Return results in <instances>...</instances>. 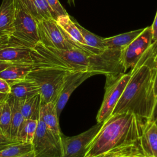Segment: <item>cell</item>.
<instances>
[{
	"label": "cell",
	"mask_w": 157,
	"mask_h": 157,
	"mask_svg": "<svg viewBox=\"0 0 157 157\" xmlns=\"http://www.w3.org/2000/svg\"><path fill=\"white\" fill-rule=\"evenodd\" d=\"M157 53V41L153 42L130 71L131 77L112 115L132 112L148 120L156 98L153 79L156 69L154 59Z\"/></svg>",
	"instance_id": "cell-1"
},
{
	"label": "cell",
	"mask_w": 157,
	"mask_h": 157,
	"mask_svg": "<svg viewBox=\"0 0 157 157\" xmlns=\"http://www.w3.org/2000/svg\"><path fill=\"white\" fill-rule=\"evenodd\" d=\"M145 121L132 112L111 115L102 123L84 157H100L115 148L140 145Z\"/></svg>",
	"instance_id": "cell-2"
},
{
	"label": "cell",
	"mask_w": 157,
	"mask_h": 157,
	"mask_svg": "<svg viewBox=\"0 0 157 157\" xmlns=\"http://www.w3.org/2000/svg\"><path fill=\"white\" fill-rule=\"evenodd\" d=\"M33 69L26 78L40 88L41 100L56 102L67 75L77 71L40 42L32 50Z\"/></svg>",
	"instance_id": "cell-3"
},
{
	"label": "cell",
	"mask_w": 157,
	"mask_h": 157,
	"mask_svg": "<svg viewBox=\"0 0 157 157\" xmlns=\"http://www.w3.org/2000/svg\"><path fill=\"white\" fill-rule=\"evenodd\" d=\"M105 76V93L96 117L97 123H103L111 116L131 77V74L130 72H118Z\"/></svg>",
	"instance_id": "cell-4"
},
{
	"label": "cell",
	"mask_w": 157,
	"mask_h": 157,
	"mask_svg": "<svg viewBox=\"0 0 157 157\" xmlns=\"http://www.w3.org/2000/svg\"><path fill=\"white\" fill-rule=\"evenodd\" d=\"M21 0H15V17L13 36L34 48L39 42L38 25Z\"/></svg>",
	"instance_id": "cell-5"
},
{
	"label": "cell",
	"mask_w": 157,
	"mask_h": 157,
	"mask_svg": "<svg viewBox=\"0 0 157 157\" xmlns=\"http://www.w3.org/2000/svg\"><path fill=\"white\" fill-rule=\"evenodd\" d=\"M61 135L48 129L39 118L31 143L34 157H61Z\"/></svg>",
	"instance_id": "cell-6"
},
{
	"label": "cell",
	"mask_w": 157,
	"mask_h": 157,
	"mask_svg": "<svg viewBox=\"0 0 157 157\" xmlns=\"http://www.w3.org/2000/svg\"><path fill=\"white\" fill-rule=\"evenodd\" d=\"M33 49L12 35L0 38V60L13 64H33Z\"/></svg>",
	"instance_id": "cell-7"
},
{
	"label": "cell",
	"mask_w": 157,
	"mask_h": 157,
	"mask_svg": "<svg viewBox=\"0 0 157 157\" xmlns=\"http://www.w3.org/2000/svg\"><path fill=\"white\" fill-rule=\"evenodd\" d=\"M37 25L40 43L44 46L60 50L81 48L67 39L56 20L53 19L43 20L38 21Z\"/></svg>",
	"instance_id": "cell-8"
},
{
	"label": "cell",
	"mask_w": 157,
	"mask_h": 157,
	"mask_svg": "<svg viewBox=\"0 0 157 157\" xmlns=\"http://www.w3.org/2000/svg\"><path fill=\"white\" fill-rule=\"evenodd\" d=\"M102 123H98L86 131L71 137L61 135V157H84Z\"/></svg>",
	"instance_id": "cell-9"
},
{
	"label": "cell",
	"mask_w": 157,
	"mask_h": 157,
	"mask_svg": "<svg viewBox=\"0 0 157 157\" xmlns=\"http://www.w3.org/2000/svg\"><path fill=\"white\" fill-rule=\"evenodd\" d=\"M151 26H147L127 47L121 51L120 59L124 72L132 69L153 43Z\"/></svg>",
	"instance_id": "cell-10"
},
{
	"label": "cell",
	"mask_w": 157,
	"mask_h": 157,
	"mask_svg": "<svg viewBox=\"0 0 157 157\" xmlns=\"http://www.w3.org/2000/svg\"><path fill=\"white\" fill-rule=\"evenodd\" d=\"M93 75H94V74L88 71H74L70 72L67 75L56 102L58 117L65 107L73 91L85 80Z\"/></svg>",
	"instance_id": "cell-11"
},
{
	"label": "cell",
	"mask_w": 157,
	"mask_h": 157,
	"mask_svg": "<svg viewBox=\"0 0 157 157\" xmlns=\"http://www.w3.org/2000/svg\"><path fill=\"white\" fill-rule=\"evenodd\" d=\"M56 22L64 33L67 39L75 46L92 54H99L104 51L92 48L85 44L81 33L75 25V20H72L68 14L58 17Z\"/></svg>",
	"instance_id": "cell-12"
},
{
	"label": "cell",
	"mask_w": 157,
	"mask_h": 157,
	"mask_svg": "<svg viewBox=\"0 0 157 157\" xmlns=\"http://www.w3.org/2000/svg\"><path fill=\"white\" fill-rule=\"evenodd\" d=\"M140 147L144 157H157V122L146 120Z\"/></svg>",
	"instance_id": "cell-13"
},
{
	"label": "cell",
	"mask_w": 157,
	"mask_h": 157,
	"mask_svg": "<svg viewBox=\"0 0 157 157\" xmlns=\"http://www.w3.org/2000/svg\"><path fill=\"white\" fill-rule=\"evenodd\" d=\"M15 0H2L0 6V38L13 33Z\"/></svg>",
	"instance_id": "cell-14"
},
{
	"label": "cell",
	"mask_w": 157,
	"mask_h": 157,
	"mask_svg": "<svg viewBox=\"0 0 157 157\" xmlns=\"http://www.w3.org/2000/svg\"><path fill=\"white\" fill-rule=\"evenodd\" d=\"M40 118L46 127L55 134H62L59 126L56 102H44L41 100Z\"/></svg>",
	"instance_id": "cell-15"
},
{
	"label": "cell",
	"mask_w": 157,
	"mask_h": 157,
	"mask_svg": "<svg viewBox=\"0 0 157 157\" xmlns=\"http://www.w3.org/2000/svg\"><path fill=\"white\" fill-rule=\"evenodd\" d=\"M10 94L22 100L40 93L39 86L32 80L26 78L10 84Z\"/></svg>",
	"instance_id": "cell-16"
},
{
	"label": "cell",
	"mask_w": 157,
	"mask_h": 157,
	"mask_svg": "<svg viewBox=\"0 0 157 157\" xmlns=\"http://www.w3.org/2000/svg\"><path fill=\"white\" fill-rule=\"evenodd\" d=\"M144 29V28H141L115 36L104 38L103 43L106 49L121 51L135 39Z\"/></svg>",
	"instance_id": "cell-17"
},
{
	"label": "cell",
	"mask_w": 157,
	"mask_h": 157,
	"mask_svg": "<svg viewBox=\"0 0 157 157\" xmlns=\"http://www.w3.org/2000/svg\"><path fill=\"white\" fill-rule=\"evenodd\" d=\"M19 106L25 120H39L41 107L40 94H37L25 99H19Z\"/></svg>",
	"instance_id": "cell-18"
},
{
	"label": "cell",
	"mask_w": 157,
	"mask_h": 157,
	"mask_svg": "<svg viewBox=\"0 0 157 157\" xmlns=\"http://www.w3.org/2000/svg\"><path fill=\"white\" fill-rule=\"evenodd\" d=\"M33 69V64H14L0 72V78L7 81L9 85L26 78Z\"/></svg>",
	"instance_id": "cell-19"
},
{
	"label": "cell",
	"mask_w": 157,
	"mask_h": 157,
	"mask_svg": "<svg viewBox=\"0 0 157 157\" xmlns=\"http://www.w3.org/2000/svg\"><path fill=\"white\" fill-rule=\"evenodd\" d=\"M11 107V121L9 129V139L12 142H17V136L20 126L24 120L19 106V99L9 94L7 98Z\"/></svg>",
	"instance_id": "cell-20"
},
{
	"label": "cell",
	"mask_w": 157,
	"mask_h": 157,
	"mask_svg": "<svg viewBox=\"0 0 157 157\" xmlns=\"http://www.w3.org/2000/svg\"><path fill=\"white\" fill-rule=\"evenodd\" d=\"M26 8L37 21L53 19L46 0H21ZM54 20V19H53Z\"/></svg>",
	"instance_id": "cell-21"
},
{
	"label": "cell",
	"mask_w": 157,
	"mask_h": 157,
	"mask_svg": "<svg viewBox=\"0 0 157 157\" xmlns=\"http://www.w3.org/2000/svg\"><path fill=\"white\" fill-rule=\"evenodd\" d=\"M32 151L29 143L12 142L0 145V157H20Z\"/></svg>",
	"instance_id": "cell-22"
},
{
	"label": "cell",
	"mask_w": 157,
	"mask_h": 157,
	"mask_svg": "<svg viewBox=\"0 0 157 157\" xmlns=\"http://www.w3.org/2000/svg\"><path fill=\"white\" fill-rule=\"evenodd\" d=\"M37 123L38 120L24 119L18 131L17 142L31 144L36 133Z\"/></svg>",
	"instance_id": "cell-23"
},
{
	"label": "cell",
	"mask_w": 157,
	"mask_h": 157,
	"mask_svg": "<svg viewBox=\"0 0 157 157\" xmlns=\"http://www.w3.org/2000/svg\"><path fill=\"white\" fill-rule=\"evenodd\" d=\"M75 23L79 31L81 33V34L84 39L85 44L92 48L96 49L98 50L104 51L106 50L105 47L103 43V37H99L93 33L83 28L81 25H80L75 20Z\"/></svg>",
	"instance_id": "cell-24"
},
{
	"label": "cell",
	"mask_w": 157,
	"mask_h": 157,
	"mask_svg": "<svg viewBox=\"0 0 157 157\" xmlns=\"http://www.w3.org/2000/svg\"><path fill=\"white\" fill-rule=\"evenodd\" d=\"M10 121L11 107L7 99L0 102V132L9 139Z\"/></svg>",
	"instance_id": "cell-25"
},
{
	"label": "cell",
	"mask_w": 157,
	"mask_h": 157,
	"mask_svg": "<svg viewBox=\"0 0 157 157\" xmlns=\"http://www.w3.org/2000/svg\"><path fill=\"white\" fill-rule=\"evenodd\" d=\"M46 1L50 9L52 17L55 20L60 16L68 14L59 0H46Z\"/></svg>",
	"instance_id": "cell-26"
},
{
	"label": "cell",
	"mask_w": 157,
	"mask_h": 157,
	"mask_svg": "<svg viewBox=\"0 0 157 157\" xmlns=\"http://www.w3.org/2000/svg\"><path fill=\"white\" fill-rule=\"evenodd\" d=\"M0 93L10 94V86L5 80L0 78Z\"/></svg>",
	"instance_id": "cell-27"
},
{
	"label": "cell",
	"mask_w": 157,
	"mask_h": 157,
	"mask_svg": "<svg viewBox=\"0 0 157 157\" xmlns=\"http://www.w3.org/2000/svg\"><path fill=\"white\" fill-rule=\"evenodd\" d=\"M151 28L152 30V40L153 42L157 41V11Z\"/></svg>",
	"instance_id": "cell-28"
},
{
	"label": "cell",
	"mask_w": 157,
	"mask_h": 157,
	"mask_svg": "<svg viewBox=\"0 0 157 157\" xmlns=\"http://www.w3.org/2000/svg\"><path fill=\"white\" fill-rule=\"evenodd\" d=\"M148 120L151 121L157 122V98L156 99L151 117H150V119Z\"/></svg>",
	"instance_id": "cell-29"
},
{
	"label": "cell",
	"mask_w": 157,
	"mask_h": 157,
	"mask_svg": "<svg viewBox=\"0 0 157 157\" xmlns=\"http://www.w3.org/2000/svg\"><path fill=\"white\" fill-rule=\"evenodd\" d=\"M153 90H154V94L156 98V99L157 98V67L155 71L154 79H153Z\"/></svg>",
	"instance_id": "cell-30"
},
{
	"label": "cell",
	"mask_w": 157,
	"mask_h": 157,
	"mask_svg": "<svg viewBox=\"0 0 157 157\" xmlns=\"http://www.w3.org/2000/svg\"><path fill=\"white\" fill-rule=\"evenodd\" d=\"M12 64H14L9 63V62L0 60V72L2 71L3 70H4L5 69H6L7 67H8L9 66H10Z\"/></svg>",
	"instance_id": "cell-31"
},
{
	"label": "cell",
	"mask_w": 157,
	"mask_h": 157,
	"mask_svg": "<svg viewBox=\"0 0 157 157\" xmlns=\"http://www.w3.org/2000/svg\"><path fill=\"white\" fill-rule=\"evenodd\" d=\"M9 143H12V142L8 138H7L6 136L2 135L0 132V145L9 144Z\"/></svg>",
	"instance_id": "cell-32"
},
{
	"label": "cell",
	"mask_w": 157,
	"mask_h": 157,
	"mask_svg": "<svg viewBox=\"0 0 157 157\" xmlns=\"http://www.w3.org/2000/svg\"><path fill=\"white\" fill-rule=\"evenodd\" d=\"M9 96V94L0 93V102H2L7 100Z\"/></svg>",
	"instance_id": "cell-33"
},
{
	"label": "cell",
	"mask_w": 157,
	"mask_h": 157,
	"mask_svg": "<svg viewBox=\"0 0 157 157\" xmlns=\"http://www.w3.org/2000/svg\"><path fill=\"white\" fill-rule=\"evenodd\" d=\"M118 157H144L142 154H136V155H123Z\"/></svg>",
	"instance_id": "cell-34"
},
{
	"label": "cell",
	"mask_w": 157,
	"mask_h": 157,
	"mask_svg": "<svg viewBox=\"0 0 157 157\" xmlns=\"http://www.w3.org/2000/svg\"><path fill=\"white\" fill-rule=\"evenodd\" d=\"M20 157H34V155L33 153V152H30V153H28L23 156H20Z\"/></svg>",
	"instance_id": "cell-35"
},
{
	"label": "cell",
	"mask_w": 157,
	"mask_h": 157,
	"mask_svg": "<svg viewBox=\"0 0 157 157\" xmlns=\"http://www.w3.org/2000/svg\"><path fill=\"white\" fill-rule=\"evenodd\" d=\"M154 62H155V63L156 66L157 67V53H156V55H155V59H154Z\"/></svg>",
	"instance_id": "cell-36"
},
{
	"label": "cell",
	"mask_w": 157,
	"mask_h": 157,
	"mask_svg": "<svg viewBox=\"0 0 157 157\" xmlns=\"http://www.w3.org/2000/svg\"><path fill=\"white\" fill-rule=\"evenodd\" d=\"M68 2L71 5V4H74V0H68Z\"/></svg>",
	"instance_id": "cell-37"
}]
</instances>
